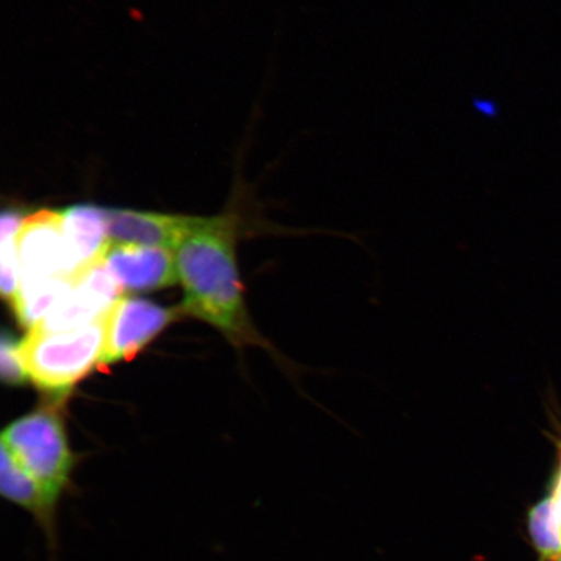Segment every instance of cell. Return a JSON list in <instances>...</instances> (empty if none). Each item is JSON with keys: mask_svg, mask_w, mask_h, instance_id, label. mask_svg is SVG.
I'll use <instances>...</instances> for the list:
<instances>
[{"mask_svg": "<svg viewBox=\"0 0 561 561\" xmlns=\"http://www.w3.org/2000/svg\"><path fill=\"white\" fill-rule=\"evenodd\" d=\"M238 217L227 213L202 217L201 224L175 249L184 311L220 329L237 345L261 343L245 311L236 261Z\"/></svg>", "mask_w": 561, "mask_h": 561, "instance_id": "cell-1", "label": "cell"}, {"mask_svg": "<svg viewBox=\"0 0 561 561\" xmlns=\"http://www.w3.org/2000/svg\"><path fill=\"white\" fill-rule=\"evenodd\" d=\"M2 450L32 483L25 514L44 537L47 561H60V512L66 497L76 494L77 458L59 413L48 407L13 421L2 433Z\"/></svg>", "mask_w": 561, "mask_h": 561, "instance_id": "cell-2", "label": "cell"}, {"mask_svg": "<svg viewBox=\"0 0 561 561\" xmlns=\"http://www.w3.org/2000/svg\"><path fill=\"white\" fill-rule=\"evenodd\" d=\"M105 341V316L91 324L66 332L38 328L20 342L27 376L39 389L66 392L100 366Z\"/></svg>", "mask_w": 561, "mask_h": 561, "instance_id": "cell-3", "label": "cell"}, {"mask_svg": "<svg viewBox=\"0 0 561 561\" xmlns=\"http://www.w3.org/2000/svg\"><path fill=\"white\" fill-rule=\"evenodd\" d=\"M174 310L137 298H122L105 314V341L100 369L131 360L175 319Z\"/></svg>", "mask_w": 561, "mask_h": 561, "instance_id": "cell-4", "label": "cell"}, {"mask_svg": "<svg viewBox=\"0 0 561 561\" xmlns=\"http://www.w3.org/2000/svg\"><path fill=\"white\" fill-rule=\"evenodd\" d=\"M122 286L104 261L73 279L72 289L46 319L35 327L46 332H66L104 318L122 296Z\"/></svg>", "mask_w": 561, "mask_h": 561, "instance_id": "cell-5", "label": "cell"}, {"mask_svg": "<svg viewBox=\"0 0 561 561\" xmlns=\"http://www.w3.org/2000/svg\"><path fill=\"white\" fill-rule=\"evenodd\" d=\"M20 280L65 277L66 240L61 210L27 216L18 234Z\"/></svg>", "mask_w": 561, "mask_h": 561, "instance_id": "cell-6", "label": "cell"}, {"mask_svg": "<svg viewBox=\"0 0 561 561\" xmlns=\"http://www.w3.org/2000/svg\"><path fill=\"white\" fill-rule=\"evenodd\" d=\"M104 262L126 291H152L179 283L174 255L167 249L111 242Z\"/></svg>", "mask_w": 561, "mask_h": 561, "instance_id": "cell-7", "label": "cell"}, {"mask_svg": "<svg viewBox=\"0 0 561 561\" xmlns=\"http://www.w3.org/2000/svg\"><path fill=\"white\" fill-rule=\"evenodd\" d=\"M202 217L107 208L108 237L112 243L175 250L199 226Z\"/></svg>", "mask_w": 561, "mask_h": 561, "instance_id": "cell-8", "label": "cell"}, {"mask_svg": "<svg viewBox=\"0 0 561 561\" xmlns=\"http://www.w3.org/2000/svg\"><path fill=\"white\" fill-rule=\"evenodd\" d=\"M66 240V264L62 276L75 279L83 271L104 261L111 245L107 208L77 205L61 210Z\"/></svg>", "mask_w": 561, "mask_h": 561, "instance_id": "cell-9", "label": "cell"}, {"mask_svg": "<svg viewBox=\"0 0 561 561\" xmlns=\"http://www.w3.org/2000/svg\"><path fill=\"white\" fill-rule=\"evenodd\" d=\"M72 285L73 280L66 277L20 280L12 306L21 324L30 329L39 325Z\"/></svg>", "mask_w": 561, "mask_h": 561, "instance_id": "cell-10", "label": "cell"}, {"mask_svg": "<svg viewBox=\"0 0 561 561\" xmlns=\"http://www.w3.org/2000/svg\"><path fill=\"white\" fill-rule=\"evenodd\" d=\"M26 217L20 209H4L0 217V287L5 300H15L20 285L18 234Z\"/></svg>", "mask_w": 561, "mask_h": 561, "instance_id": "cell-11", "label": "cell"}, {"mask_svg": "<svg viewBox=\"0 0 561 561\" xmlns=\"http://www.w3.org/2000/svg\"><path fill=\"white\" fill-rule=\"evenodd\" d=\"M0 375L3 382L10 386L23 385L30 377L21 360L20 343L9 332H3L0 342Z\"/></svg>", "mask_w": 561, "mask_h": 561, "instance_id": "cell-12", "label": "cell"}]
</instances>
